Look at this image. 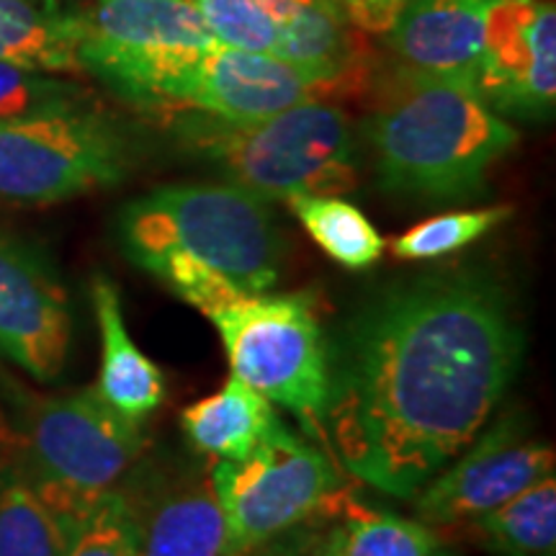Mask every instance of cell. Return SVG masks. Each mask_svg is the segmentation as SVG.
I'll return each instance as SVG.
<instances>
[{
	"label": "cell",
	"instance_id": "7402d4cb",
	"mask_svg": "<svg viewBox=\"0 0 556 556\" xmlns=\"http://www.w3.org/2000/svg\"><path fill=\"white\" fill-rule=\"evenodd\" d=\"M283 201L309 238L338 266L364 270L384 255V238L351 201L323 193H294Z\"/></svg>",
	"mask_w": 556,
	"mask_h": 556
},
{
	"label": "cell",
	"instance_id": "8fae6325",
	"mask_svg": "<svg viewBox=\"0 0 556 556\" xmlns=\"http://www.w3.org/2000/svg\"><path fill=\"white\" fill-rule=\"evenodd\" d=\"M475 88L495 114L552 119L556 106L554 0H497Z\"/></svg>",
	"mask_w": 556,
	"mask_h": 556
},
{
	"label": "cell",
	"instance_id": "7a4b0ae2",
	"mask_svg": "<svg viewBox=\"0 0 556 556\" xmlns=\"http://www.w3.org/2000/svg\"><path fill=\"white\" fill-rule=\"evenodd\" d=\"M131 266L199 312L268 291L287 255L270 201L232 184H173L127 201L114 222Z\"/></svg>",
	"mask_w": 556,
	"mask_h": 556
},
{
	"label": "cell",
	"instance_id": "8992f818",
	"mask_svg": "<svg viewBox=\"0 0 556 556\" xmlns=\"http://www.w3.org/2000/svg\"><path fill=\"white\" fill-rule=\"evenodd\" d=\"M21 422L31 486L67 531L114 490L144 448L142 422L109 407L96 389L67 397L31 394L24 400Z\"/></svg>",
	"mask_w": 556,
	"mask_h": 556
},
{
	"label": "cell",
	"instance_id": "83f0119b",
	"mask_svg": "<svg viewBox=\"0 0 556 556\" xmlns=\"http://www.w3.org/2000/svg\"><path fill=\"white\" fill-rule=\"evenodd\" d=\"M353 26L366 34H387L409 0H336Z\"/></svg>",
	"mask_w": 556,
	"mask_h": 556
},
{
	"label": "cell",
	"instance_id": "9c48e42d",
	"mask_svg": "<svg viewBox=\"0 0 556 556\" xmlns=\"http://www.w3.org/2000/svg\"><path fill=\"white\" fill-rule=\"evenodd\" d=\"M214 495L227 523V556H250L343 495L323 451L278 422L253 454L214 462Z\"/></svg>",
	"mask_w": 556,
	"mask_h": 556
},
{
	"label": "cell",
	"instance_id": "ffe728a7",
	"mask_svg": "<svg viewBox=\"0 0 556 556\" xmlns=\"http://www.w3.org/2000/svg\"><path fill=\"white\" fill-rule=\"evenodd\" d=\"M332 523L307 556H446L435 528L377 510L353 497L340 495L330 505Z\"/></svg>",
	"mask_w": 556,
	"mask_h": 556
},
{
	"label": "cell",
	"instance_id": "d6986e66",
	"mask_svg": "<svg viewBox=\"0 0 556 556\" xmlns=\"http://www.w3.org/2000/svg\"><path fill=\"white\" fill-rule=\"evenodd\" d=\"M278 422L274 405L238 377H229L219 392L193 402L180 415V428L191 446L217 462L250 456Z\"/></svg>",
	"mask_w": 556,
	"mask_h": 556
},
{
	"label": "cell",
	"instance_id": "5bb4252c",
	"mask_svg": "<svg viewBox=\"0 0 556 556\" xmlns=\"http://www.w3.org/2000/svg\"><path fill=\"white\" fill-rule=\"evenodd\" d=\"M497 0H409L392 29L389 50L397 65L417 73L475 83L486 21Z\"/></svg>",
	"mask_w": 556,
	"mask_h": 556
},
{
	"label": "cell",
	"instance_id": "cb8c5ba5",
	"mask_svg": "<svg viewBox=\"0 0 556 556\" xmlns=\"http://www.w3.org/2000/svg\"><path fill=\"white\" fill-rule=\"evenodd\" d=\"M513 217V206H484L471 212H451L409 227L392 240V253L400 261H435L456 250L469 248L492 229Z\"/></svg>",
	"mask_w": 556,
	"mask_h": 556
},
{
	"label": "cell",
	"instance_id": "484cf974",
	"mask_svg": "<svg viewBox=\"0 0 556 556\" xmlns=\"http://www.w3.org/2000/svg\"><path fill=\"white\" fill-rule=\"evenodd\" d=\"M93 101L80 83L0 62V122Z\"/></svg>",
	"mask_w": 556,
	"mask_h": 556
},
{
	"label": "cell",
	"instance_id": "ba28073f",
	"mask_svg": "<svg viewBox=\"0 0 556 556\" xmlns=\"http://www.w3.org/2000/svg\"><path fill=\"white\" fill-rule=\"evenodd\" d=\"M232 377L302 420H323L330 356L307 294H253L206 312Z\"/></svg>",
	"mask_w": 556,
	"mask_h": 556
},
{
	"label": "cell",
	"instance_id": "4316f807",
	"mask_svg": "<svg viewBox=\"0 0 556 556\" xmlns=\"http://www.w3.org/2000/svg\"><path fill=\"white\" fill-rule=\"evenodd\" d=\"M212 39L242 52L276 54L278 21L255 0H191Z\"/></svg>",
	"mask_w": 556,
	"mask_h": 556
},
{
	"label": "cell",
	"instance_id": "4fadbf2b",
	"mask_svg": "<svg viewBox=\"0 0 556 556\" xmlns=\"http://www.w3.org/2000/svg\"><path fill=\"white\" fill-rule=\"evenodd\" d=\"M328 96L332 90L323 80L276 54L214 45L180 83L168 114L199 111L227 122H258L296 103L325 101Z\"/></svg>",
	"mask_w": 556,
	"mask_h": 556
},
{
	"label": "cell",
	"instance_id": "3957f363",
	"mask_svg": "<svg viewBox=\"0 0 556 556\" xmlns=\"http://www.w3.org/2000/svg\"><path fill=\"white\" fill-rule=\"evenodd\" d=\"M364 135L381 191L438 204L484 197L492 165L518 144L475 83L402 65L379 80Z\"/></svg>",
	"mask_w": 556,
	"mask_h": 556
},
{
	"label": "cell",
	"instance_id": "2e32d148",
	"mask_svg": "<svg viewBox=\"0 0 556 556\" xmlns=\"http://www.w3.org/2000/svg\"><path fill=\"white\" fill-rule=\"evenodd\" d=\"M142 556H227V523L206 477H180L176 484L131 500Z\"/></svg>",
	"mask_w": 556,
	"mask_h": 556
},
{
	"label": "cell",
	"instance_id": "6da1fadb",
	"mask_svg": "<svg viewBox=\"0 0 556 556\" xmlns=\"http://www.w3.org/2000/svg\"><path fill=\"white\" fill-rule=\"evenodd\" d=\"M328 356L323 420L340 464L413 497L490 422L523 364V328L500 278L438 270L366 302Z\"/></svg>",
	"mask_w": 556,
	"mask_h": 556
},
{
	"label": "cell",
	"instance_id": "d4e9b609",
	"mask_svg": "<svg viewBox=\"0 0 556 556\" xmlns=\"http://www.w3.org/2000/svg\"><path fill=\"white\" fill-rule=\"evenodd\" d=\"M65 556H142L137 513L127 492L109 490L70 526Z\"/></svg>",
	"mask_w": 556,
	"mask_h": 556
},
{
	"label": "cell",
	"instance_id": "44dd1931",
	"mask_svg": "<svg viewBox=\"0 0 556 556\" xmlns=\"http://www.w3.org/2000/svg\"><path fill=\"white\" fill-rule=\"evenodd\" d=\"M495 556H556V479L548 475L467 523Z\"/></svg>",
	"mask_w": 556,
	"mask_h": 556
},
{
	"label": "cell",
	"instance_id": "603a6c76",
	"mask_svg": "<svg viewBox=\"0 0 556 556\" xmlns=\"http://www.w3.org/2000/svg\"><path fill=\"white\" fill-rule=\"evenodd\" d=\"M67 528L31 482L0 479V556H65Z\"/></svg>",
	"mask_w": 556,
	"mask_h": 556
},
{
	"label": "cell",
	"instance_id": "e0dca14e",
	"mask_svg": "<svg viewBox=\"0 0 556 556\" xmlns=\"http://www.w3.org/2000/svg\"><path fill=\"white\" fill-rule=\"evenodd\" d=\"M90 299L101 332V374L93 389L129 420L142 422L165 402L163 371L139 351L122 315V299L109 278L90 283Z\"/></svg>",
	"mask_w": 556,
	"mask_h": 556
},
{
	"label": "cell",
	"instance_id": "ac0fdd59",
	"mask_svg": "<svg viewBox=\"0 0 556 556\" xmlns=\"http://www.w3.org/2000/svg\"><path fill=\"white\" fill-rule=\"evenodd\" d=\"M78 3L0 0V62L52 75H80Z\"/></svg>",
	"mask_w": 556,
	"mask_h": 556
},
{
	"label": "cell",
	"instance_id": "5b68a950",
	"mask_svg": "<svg viewBox=\"0 0 556 556\" xmlns=\"http://www.w3.org/2000/svg\"><path fill=\"white\" fill-rule=\"evenodd\" d=\"M78 18L83 73L157 119L217 45L191 0H90L78 3Z\"/></svg>",
	"mask_w": 556,
	"mask_h": 556
},
{
	"label": "cell",
	"instance_id": "f1b7e54d",
	"mask_svg": "<svg viewBox=\"0 0 556 556\" xmlns=\"http://www.w3.org/2000/svg\"><path fill=\"white\" fill-rule=\"evenodd\" d=\"M255 3L263 5V9H266L276 21H283L291 11L296 9V5H302L304 0H255Z\"/></svg>",
	"mask_w": 556,
	"mask_h": 556
},
{
	"label": "cell",
	"instance_id": "30bf717a",
	"mask_svg": "<svg viewBox=\"0 0 556 556\" xmlns=\"http://www.w3.org/2000/svg\"><path fill=\"white\" fill-rule=\"evenodd\" d=\"M554 446L528 438L523 420L507 415L415 492V516L430 528L467 526L554 475Z\"/></svg>",
	"mask_w": 556,
	"mask_h": 556
},
{
	"label": "cell",
	"instance_id": "52a82bcc",
	"mask_svg": "<svg viewBox=\"0 0 556 556\" xmlns=\"http://www.w3.org/2000/svg\"><path fill=\"white\" fill-rule=\"evenodd\" d=\"M137 144L93 101L0 122V199L58 204L129 176Z\"/></svg>",
	"mask_w": 556,
	"mask_h": 556
},
{
	"label": "cell",
	"instance_id": "7c38bea8",
	"mask_svg": "<svg viewBox=\"0 0 556 556\" xmlns=\"http://www.w3.org/2000/svg\"><path fill=\"white\" fill-rule=\"evenodd\" d=\"M70 299L45 253L0 232V356L54 381L70 351Z\"/></svg>",
	"mask_w": 556,
	"mask_h": 556
},
{
	"label": "cell",
	"instance_id": "f546056e",
	"mask_svg": "<svg viewBox=\"0 0 556 556\" xmlns=\"http://www.w3.org/2000/svg\"><path fill=\"white\" fill-rule=\"evenodd\" d=\"M307 552H309V544H302V548L299 546H283V548H274V552H270L268 556H307Z\"/></svg>",
	"mask_w": 556,
	"mask_h": 556
},
{
	"label": "cell",
	"instance_id": "9a60e30c",
	"mask_svg": "<svg viewBox=\"0 0 556 556\" xmlns=\"http://www.w3.org/2000/svg\"><path fill=\"white\" fill-rule=\"evenodd\" d=\"M276 58L323 80L332 96L361 90L368 83V50L336 0H304L278 21Z\"/></svg>",
	"mask_w": 556,
	"mask_h": 556
},
{
	"label": "cell",
	"instance_id": "277c9868",
	"mask_svg": "<svg viewBox=\"0 0 556 556\" xmlns=\"http://www.w3.org/2000/svg\"><path fill=\"white\" fill-rule=\"evenodd\" d=\"M180 152L212 165L255 197L294 193L340 197L358 186V148L343 109L325 101L296 103L258 122H227L199 111L163 116Z\"/></svg>",
	"mask_w": 556,
	"mask_h": 556
}]
</instances>
